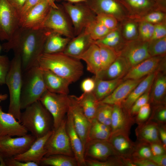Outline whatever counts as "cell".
<instances>
[{"label": "cell", "mask_w": 166, "mask_h": 166, "mask_svg": "<svg viewBox=\"0 0 166 166\" xmlns=\"http://www.w3.org/2000/svg\"><path fill=\"white\" fill-rule=\"evenodd\" d=\"M72 3H79L81 2H86V0H66Z\"/></svg>", "instance_id": "cell-62"}, {"label": "cell", "mask_w": 166, "mask_h": 166, "mask_svg": "<svg viewBox=\"0 0 166 166\" xmlns=\"http://www.w3.org/2000/svg\"><path fill=\"white\" fill-rule=\"evenodd\" d=\"M143 78L137 80L128 79L123 81L110 95L99 101V103L112 105H121Z\"/></svg>", "instance_id": "cell-20"}, {"label": "cell", "mask_w": 166, "mask_h": 166, "mask_svg": "<svg viewBox=\"0 0 166 166\" xmlns=\"http://www.w3.org/2000/svg\"><path fill=\"white\" fill-rule=\"evenodd\" d=\"M148 42L139 38L128 41L119 52V56L124 58L132 68L151 57L148 51Z\"/></svg>", "instance_id": "cell-12"}, {"label": "cell", "mask_w": 166, "mask_h": 166, "mask_svg": "<svg viewBox=\"0 0 166 166\" xmlns=\"http://www.w3.org/2000/svg\"><path fill=\"white\" fill-rule=\"evenodd\" d=\"M152 156L149 144L138 141L136 143L135 147L131 158L146 159L150 160Z\"/></svg>", "instance_id": "cell-39"}, {"label": "cell", "mask_w": 166, "mask_h": 166, "mask_svg": "<svg viewBox=\"0 0 166 166\" xmlns=\"http://www.w3.org/2000/svg\"><path fill=\"white\" fill-rule=\"evenodd\" d=\"M42 69L47 90L52 93L68 95L71 84L69 82L49 70Z\"/></svg>", "instance_id": "cell-28"}, {"label": "cell", "mask_w": 166, "mask_h": 166, "mask_svg": "<svg viewBox=\"0 0 166 166\" xmlns=\"http://www.w3.org/2000/svg\"><path fill=\"white\" fill-rule=\"evenodd\" d=\"M123 34L128 41L137 39L138 29L135 22L130 21L126 23L124 26Z\"/></svg>", "instance_id": "cell-46"}, {"label": "cell", "mask_w": 166, "mask_h": 166, "mask_svg": "<svg viewBox=\"0 0 166 166\" xmlns=\"http://www.w3.org/2000/svg\"><path fill=\"white\" fill-rule=\"evenodd\" d=\"M150 99L155 105L164 103L166 92V76L164 74L157 71L152 85Z\"/></svg>", "instance_id": "cell-32"}, {"label": "cell", "mask_w": 166, "mask_h": 166, "mask_svg": "<svg viewBox=\"0 0 166 166\" xmlns=\"http://www.w3.org/2000/svg\"><path fill=\"white\" fill-rule=\"evenodd\" d=\"M4 166H38V164L32 162H24L18 160L13 157L4 159Z\"/></svg>", "instance_id": "cell-51"}, {"label": "cell", "mask_w": 166, "mask_h": 166, "mask_svg": "<svg viewBox=\"0 0 166 166\" xmlns=\"http://www.w3.org/2000/svg\"><path fill=\"white\" fill-rule=\"evenodd\" d=\"M95 86V81L94 77H88L82 81L81 89L83 93H90L93 92Z\"/></svg>", "instance_id": "cell-52"}, {"label": "cell", "mask_w": 166, "mask_h": 166, "mask_svg": "<svg viewBox=\"0 0 166 166\" xmlns=\"http://www.w3.org/2000/svg\"><path fill=\"white\" fill-rule=\"evenodd\" d=\"M10 4L16 9L18 15L26 0H8Z\"/></svg>", "instance_id": "cell-58"}, {"label": "cell", "mask_w": 166, "mask_h": 166, "mask_svg": "<svg viewBox=\"0 0 166 166\" xmlns=\"http://www.w3.org/2000/svg\"><path fill=\"white\" fill-rule=\"evenodd\" d=\"M164 12L156 10L149 12L142 16L134 19L136 21H145L153 24L161 23L165 19Z\"/></svg>", "instance_id": "cell-41"}, {"label": "cell", "mask_w": 166, "mask_h": 166, "mask_svg": "<svg viewBox=\"0 0 166 166\" xmlns=\"http://www.w3.org/2000/svg\"><path fill=\"white\" fill-rule=\"evenodd\" d=\"M63 6L73 26L74 36L82 32L89 23L96 18V14L86 4L75 5L65 3Z\"/></svg>", "instance_id": "cell-10"}, {"label": "cell", "mask_w": 166, "mask_h": 166, "mask_svg": "<svg viewBox=\"0 0 166 166\" xmlns=\"http://www.w3.org/2000/svg\"><path fill=\"white\" fill-rule=\"evenodd\" d=\"M162 57H151L132 67L122 78L137 80L144 78L156 71L160 65Z\"/></svg>", "instance_id": "cell-21"}, {"label": "cell", "mask_w": 166, "mask_h": 166, "mask_svg": "<svg viewBox=\"0 0 166 166\" xmlns=\"http://www.w3.org/2000/svg\"><path fill=\"white\" fill-rule=\"evenodd\" d=\"M22 72L20 57L16 55L11 61L5 84L9 92L10 102L8 113L19 122L21 109L20 105Z\"/></svg>", "instance_id": "cell-5"}, {"label": "cell", "mask_w": 166, "mask_h": 166, "mask_svg": "<svg viewBox=\"0 0 166 166\" xmlns=\"http://www.w3.org/2000/svg\"><path fill=\"white\" fill-rule=\"evenodd\" d=\"M157 73L155 71L144 77L134 89L121 105L126 110L128 111L138 98L151 87Z\"/></svg>", "instance_id": "cell-30"}, {"label": "cell", "mask_w": 166, "mask_h": 166, "mask_svg": "<svg viewBox=\"0 0 166 166\" xmlns=\"http://www.w3.org/2000/svg\"><path fill=\"white\" fill-rule=\"evenodd\" d=\"M85 162L86 166H124L122 158L118 156L113 157L103 161L91 158L85 159Z\"/></svg>", "instance_id": "cell-40"}, {"label": "cell", "mask_w": 166, "mask_h": 166, "mask_svg": "<svg viewBox=\"0 0 166 166\" xmlns=\"http://www.w3.org/2000/svg\"><path fill=\"white\" fill-rule=\"evenodd\" d=\"M135 118L130 116L121 105H113L111 128V132H123L129 133Z\"/></svg>", "instance_id": "cell-23"}, {"label": "cell", "mask_w": 166, "mask_h": 166, "mask_svg": "<svg viewBox=\"0 0 166 166\" xmlns=\"http://www.w3.org/2000/svg\"><path fill=\"white\" fill-rule=\"evenodd\" d=\"M119 0L131 18L141 17L154 10H161L153 0Z\"/></svg>", "instance_id": "cell-24"}, {"label": "cell", "mask_w": 166, "mask_h": 166, "mask_svg": "<svg viewBox=\"0 0 166 166\" xmlns=\"http://www.w3.org/2000/svg\"><path fill=\"white\" fill-rule=\"evenodd\" d=\"M38 66L65 79L71 84L78 81L83 74L84 67L80 60L63 52L42 53L38 59Z\"/></svg>", "instance_id": "cell-2"}, {"label": "cell", "mask_w": 166, "mask_h": 166, "mask_svg": "<svg viewBox=\"0 0 166 166\" xmlns=\"http://www.w3.org/2000/svg\"><path fill=\"white\" fill-rule=\"evenodd\" d=\"M85 3L96 15L109 14L118 20H123L128 16L125 8L119 0H86Z\"/></svg>", "instance_id": "cell-14"}, {"label": "cell", "mask_w": 166, "mask_h": 166, "mask_svg": "<svg viewBox=\"0 0 166 166\" xmlns=\"http://www.w3.org/2000/svg\"><path fill=\"white\" fill-rule=\"evenodd\" d=\"M49 31L44 29H33L20 26L10 39L3 43V50H12L21 59L22 73L38 66L44 46Z\"/></svg>", "instance_id": "cell-1"}, {"label": "cell", "mask_w": 166, "mask_h": 166, "mask_svg": "<svg viewBox=\"0 0 166 166\" xmlns=\"http://www.w3.org/2000/svg\"><path fill=\"white\" fill-rule=\"evenodd\" d=\"M131 68L124 58L119 56L107 69L94 77L105 80L122 79Z\"/></svg>", "instance_id": "cell-25"}, {"label": "cell", "mask_w": 166, "mask_h": 166, "mask_svg": "<svg viewBox=\"0 0 166 166\" xmlns=\"http://www.w3.org/2000/svg\"><path fill=\"white\" fill-rule=\"evenodd\" d=\"M65 14L59 6L57 8L51 7L41 29L70 39L73 38L75 37L74 32Z\"/></svg>", "instance_id": "cell-11"}, {"label": "cell", "mask_w": 166, "mask_h": 166, "mask_svg": "<svg viewBox=\"0 0 166 166\" xmlns=\"http://www.w3.org/2000/svg\"><path fill=\"white\" fill-rule=\"evenodd\" d=\"M24 110L21 113L19 122L36 139L53 130V117L39 100Z\"/></svg>", "instance_id": "cell-3"}, {"label": "cell", "mask_w": 166, "mask_h": 166, "mask_svg": "<svg viewBox=\"0 0 166 166\" xmlns=\"http://www.w3.org/2000/svg\"><path fill=\"white\" fill-rule=\"evenodd\" d=\"M96 20L108 29L113 30L117 29L118 20L114 16L107 14H100L96 15Z\"/></svg>", "instance_id": "cell-44"}, {"label": "cell", "mask_w": 166, "mask_h": 166, "mask_svg": "<svg viewBox=\"0 0 166 166\" xmlns=\"http://www.w3.org/2000/svg\"><path fill=\"white\" fill-rule=\"evenodd\" d=\"M71 39L57 33L49 32L45 42L43 53L63 52Z\"/></svg>", "instance_id": "cell-31"}, {"label": "cell", "mask_w": 166, "mask_h": 166, "mask_svg": "<svg viewBox=\"0 0 166 166\" xmlns=\"http://www.w3.org/2000/svg\"><path fill=\"white\" fill-rule=\"evenodd\" d=\"M28 131L12 114L2 111L0 106V136H21Z\"/></svg>", "instance_id": "cell-22"}, {"label": "cell", "mask_w": 166, "mask_h": 166, "mask_svg": "<svg viewBox=\"0 0 166 166\" xmlns=\"http://www.w3.org/2000/svg\"><path fill=\"white\" fill-rule=\"evenodd\" d=\"M151 87L138 98L128 110V112L130 116L133 117L136 116L140 109L148 103L150 99Z\"/></svg>", "instance_id": "cell-43"}, {"label": "cell", "mask_w": 166, "mask_h": 166, "mask_svg": "<svg viewBox=\"0 0 166 166\" xmlns=\"http://www.w3.org/2000/svg\"><path fill=\"white\" fill-rule=\"evenodd\" d=\"M159 137L162 145L166 150V128L165 124H158Z\"/></svg>", "instance_id": "cell-56"}, {"label": "cell", "mask_w": 166, "mask_h": 166, "mask_svg": "<svg viewBox=\"0 0 166 166\" xmlns=\"http://www.w3.org/2000/svg\"><path fill=\"white\" fill-rule=\"evenodd\" d=\"M94 42L88 33L83 31L70 40L63 52L76 58Z\"/></svg>", "instance_id": "cell-26"}, {"label": "cell", "mask_w": 166, "mask_h": 166, "mask_svg": "<svg viewBox=\"0 0 166 166\" xmlns=\"http://www.w3.org/2000/svg\"><path fill=\"white\" fill-rule=\"evenodd\" d=\"M165 36H166L165 22L155 24L153 34L150 40L161 38Z\"/></svg>", "instance_id": "cell-50"}, {"label": "cell", "mask_w": 166, "mask_h": 166, "mask_svg": "<svg viewBox=\"0 0 166 166\" xmlns=\"http://www.w3.org/2000/svg\"><path fill=\"white\" fill-rule=\"evenodd\" d=\"M11 61L6 55H0V85L5 84L6 77L9 70Z\"/></svg>", "instance_id": "cell-47"}, {"label": "cell", "mask_w": 166, "mask_h": 166, "mask_svg": "<svg viewBox=\"0 0 166 166\" xmlns=\"http://www.w3.org/2000/svg\"><path fill=\"white\" fill-rule=\"evenodd\" d=\"M66 122L65 118L57 128L53 130L45 144L46 151L45 156L60 154L74 157L66 130Z\"/></svg>", "instance_id": "cell-8"}, {"label": "cell", "mask_w": 166, "mask_h": 166, "mask_svg": "<svg viewBox=\"0 0 166 166\" xmlns=\"http://www.w3.org/2000/svg\"><path fill=\"white\" fill-rule=\"evenodd\" d=\"M76 58L84 61L88 71L97 76L101 70V60L99 47L95 42Z\"/></svg>", "instance_id": "cell-29"}, {"label": "cell", "mask_w": 166, "mask_h": 166, "mask_svg": "<svg viewBox=\"0 0 166 166\" xmlns=\"http://www.w3.org/2000/svg\"><path fill=\"white\" fill-rule=\"evenodd\" d=\"M160 9L164 11L166 10V0H153Z\"/></svg>", "instance_id": "cell-59"}, {"label": "cell", "mask_w": 166, "mask_h": 166, "mask_svg": "<svg viewBox=\"0 0 166 166\" xmlns=\"http://www.w3.org/2000/svg\"><path fill=\"white\" fill-rule=\"evenodd\" d=\"M52 132L53 130L43 136L36 139L26 151L14 156V158L22 162H34L39 165L42 160L46 155L45 144Z\"/></svg>", "instance_id": "cell-18"}, {"label": "cell", "mask_w": 166, "mask_h": 166, "mask_svg": "<svg viewBox=\"0 0 166 166\" xmlns=\"http://www.w3.org/2000/svg\"><path fill=\"white\" fill-rule=\"evenodd\" d=\"M131 159L135 166H157L153 162L148 159Z\"/></svg>", "instance_id": "cell-55"}, {"label": "cell", "mask_w": 166, "mask_h": 166, "mask_svg": "<svg viewBox=\"0 0 166 166\" xmlns=\"http://www.w3.org/2000/svg\"><path fill=\"white\" fill-rule=\"evenodd\" d=\"M69 97L70 103L69 110L72 116L75 128L82 141L85 150L91 123L78 103L76 96L69 95Z\"/></svg>", "instance_id": "cell-15"}, {"label": "cell", "mask_w": 166, "mask_h": 166, "mask_svg": "<svg viewBox=\"0 0 166 166\" xmlns=\"http://www.w3.org/2000/svg\"><path fill=\"white\" fill-rule=\"evenodd\" d=\"M19 26L17 10L8 0H0V40H9Z\"/></svg>", "instance_id": "cell-9"}, {"label": "cell", "mask_w": 166, "mask_h": 166, "mask_svg": "<svg viewBox=\"0 0 166 166\" xmlns=\"http://www.w3.org/2000/svg\"><path fill=\"white\" fill-rule=\"evenodd\" d=\"M111 134V132L101 130L90 127L88 133L87 143L93 140H108Z\"/></svg>", "instance_id": "cell-48"}, {"label": "cell", "mask_w": 166, "mask_h": 166, "mask_svg": "<svg viewBox=\"0 0 166 166\" xmlns=\"http://www.w3.org/2000/svg\"><path fill=\"white\" fill-rule=\"evenodd\" d=\"M40 165L51 166H77V162L74 157L56 154L45 156Z\"/></svg>", "instance_id": "cell-35"}, {"label": "cell", "mask_w": 166, "mask_h": 166, "mask_svg": "<svg viewBox=\"0 0 166 166\" xmlns=\"http://www.w3.org/2000/svg\"><path fill=\"white\" fill-rule=\"evenodd\" d=\"M1 47L0 45V50H1Z\"/></svg>", "instance_id": "cell-63"}, {"label": "cell", "mask_w": 166, "mask_h": 166, "mask_svg": "<svg viewBox=\"0 0 166 166\" xmlns=\"http://www.w3.org/2000/svg\"><path fill=\"white\" fill-rule=\"evenodd\" d=\"M157 166H166V153L158 156H153L150 159Z\"/></svg>", "instance_id": "cell-57"}, {"label": "cell", "mask_w": 166, "mask_h": 166, "mask_svg": "<svg viewBox=\"0 0 166 166\" xmlns=\"http://www.w3.org/2000/svg\"><path fill=\"white\" fill-rule=\"evenodd\" d=\"M36 139L31 134H28L15 138L0 136V166H3L4 159L14 157L25 152Z\"/></svg>", "instance_id": "cell-7"}, {"label": "cell", "mask_w": 166, "mask_h": 166, "mask_svg": "<svg viewBox=\"0 0 166 166\" xmlns=\"http://www.w3.org/2000/svg\"><path fill=\"white\" fill-rule=\"evenodd\" d=\"M95 42L99 47L101 63V71H103L107 69L116 60L119 56V54L111 47Z\"/></svg>", "instance_id": "cell-36"}, {"label": "cell", "mask_w": 166, "mask_h": 166, "mask_svg": "<svg viewBox=\"0 0 166 166\" xmlns=\"http://www.w3.org/2000/svg\"><path fill=\"white\" fill-rule=\"evenodd\" d=\"M49 4L51 7L54 8H57L58 6L55 3V0H46Z\"/></svg>", "instance_id": "cell-60"}, {"label": "cell", "mask_w": 166, "mask_h": 166, "mask_svg": "<svg viewBox=\"0 0 166 166\" xmlns=\"http://www.w3.org/2000/svg\"><path fill=\"white\" fill-rule=\"evenodd\" d=\"M66 128L74 157L78 166H86L85 156V148L82 141L76 132L72 117L68 110L66 118Z\"/></svg>", "instance_id": "cell-17"}, {"label": "cell", "mask_w": 166, "mask_h": 166, "mask_svg": "<svg viewBox=\"0 0 166 166\" xmlns=\"http://www.w3.org/2000/svg\"><path fill=\"white\" fill-rule=\"evenodd\" d=\"M108 140L118 156L124 158H131L136 143L130 139L129 133L123 132L111 133Z\"/></svg>", "instance_id": "cell-19"}, {"label": "cell", "mask_w": 166, "mask_h": 166, "mask_svg": "<svg viewBox=\"0 0 166 166\" xmlns=\"http://www.w3.org/2000/svg\"><path fill=\"white\" fill-rule=\"evenodd\" d=\"M42 69L38 66L22 73L20 105L22 110L39 100L47 90Z\"/></svg>", "instance_id": "cell-4"}, {"label": "cell", "mask_w": 166, "mask_h": 166, "mask_svg": "<svg viewBox=\"0 0 166 166\" xmlns=\"http://www.w3.org/2000/svg\"><path fill=\"white\" fill-rule=\"evenodd\" d=\"M51 7L46 0H42L20 18V26L33 29H41Z\"/></svg>", "instance_id": "cell-13"}, {"label": "cell", "mask_w": 166, "mask_h": 166, "mask_svg": "<svg viewBox=\"0 0 166 166\" xmlns=\"http://www.w3.org/2000/svg\"><path fill=\"white\" fill-rule=\"evenodd\" d=\"M163 104L157 106L153 110L149 119L152 120L158 124H166V109Z\"/></svg>", "instance_id": "cell-45"}, {"label": "cell", "mask_w": 166, "mask_h": 166, "mask_svg": "<svg viewBox=\"0 0 166 166\" xmlns=\"http://www.w3.org/2000/svg\"><path fill=\"white\" fill-rule=\"evenodd\" d=\"M95 86L93 92L97 100L100 101L110 95L123 81L122 79L102 80L94 77Z\"/></svg>", "instance_id": "cell-34"}, {"label": "cell", "mask_w": 166, "mask_h": 166, "mask_svg": "<svg viewBox=\"0 0 166 166\" xmlns=\"http://www.w3.org/2000/svg\"><path fill=\"white\" fill-rule=\"evenodd\" d=\"M140 22L138 31L139 39L144 41H149L152 36L155 24L143 21Z\"/></svg>", "instance_id": "cell-42"}, {"label": "cell", "mask_w": 166, "mask_h": 166, "mask_svg": "<svg viewBox=\"0 0 166 166\" xmlns=\"http://www.w3.org/2000/svg\"><path fill=\"white\" fill-rule=\"evenodd\" d=\"M116 156H118L108 140H92L86 145L85 158L88 156L91 159L103 161Z\"/></svg>", "instance_id": "cell-16"}, {"label": "cell", "mask_w": 166, "mask_h": 166, "mask_svg": "<svg viewBox=\"0 0 166 166\" xmlns=\"http://www.w3.org/2000/svg\"><path fill=\"white\" fill-rule=\"evenodd\" d=\"M150 112V105L148 103L140 109L135 118V122L139 124L146 122L149 118Z\"/></svg>", "instance_id": "cell-49"}, {"label": "cell", "mask_w": 166, "mask_h": 166, "mask_svg": "<svg viewBox=\"0 0 166 166\" xmlns=\"http://www.w3.org/2000/svg\"></svg>", "instance_id": "cell-64"}, {"label": "cell", "mask_w": 166, "mask_h": 166, "mask_svg": "<svg viewBox=\"0 0 166 166\" xmlns=\"http://www.w3.org/2000/svg\"><path fill=\"white\" fill-rule=\"evenodd\" d=\"M8 97V95L6 94H0V103L2 101L6 100Z\"/></svg>", "instance_id": "cell-61"}, {"label": "cell", "mask_w": 166, "mask_h": 166, "mask_svg": "<svg viewBox=\"0 0 166 166\" xmlns=\"http://www.w3.org/2000/svg\"><path fill=\"white\" fill-rule=\"evenodd\" d=\"M76 100L85 115L91 122L95 118L96 112L99 105L93 92L83 93L80 96H76Z\"/></svg>", "instance_id": "cell-33"}, {"label": "cell", "mask_w": 166, "mask_h": 166, "mask_svg": "<svg viewBox=\"0 0 166 166\" xmlns=\"http://www.w3.org/2000/svg\"><path fill=\"white\" fill-rule=\"evenodd\" d=\"M39 101L53 117V129L57 128L65 118L69 110L70 103L69 95L52 93L47 90Z\"/></svg>", "instance_id": "cell-6"}, {"label": "cell", "mask_w": 166, "mask_h": 166, "mask_svg": "<svg viewBox=\"0 0 166 166\" xmlns=\"http://www.w3.org/2000/svg\"><path fill=\"white\" fill-rule=\"evenodd\" d=\"M158 125L157 123L149 119L138 124L135 130L138 141L149 144L156 143L162 145L159 137Z\"/></svg>", "instance_id": "cell-27"}, {"label": "cell", "mask_w": 166, "mask_h": 166, "mask_svg": "<svg viewBox=\"0 0 166 166\" xmlns=\"http://www.w3.org/2000/svg\"><path fill=\"white\" fill-rule=\"evenodd\" d=\"M42 0H26L19 14V19L30 9Z\"/></svg>", "instance_id": "cell-53"}, {"label": "cell", "mask_w": 166, "mask_h": 166, "mask_svg": "<svg viewBox=\"0 0 166 166\" xmlns=\"http://www.w3.org/2000/svg\"><path fill=\"white\" fill-rule=\"evenodd\" d=\"M148 49L151 57L164 56L166 53V36L149 41Z\"/></svg>", "instance_id": "cell-38"}, {"label": "cell", "mask_w": 166, "mask_h": 166, "mask_svg": "<svg viewBox=\"0 0 166 166\" xmlns=\"http://www.w3.org/2000/svg\"><path fill=\"white\" fill-rule=\"evenodd\" d=\"M149 144L153 156H158L166 153V149L161 144L153 143H150Z\"/></svg>", "instance_id": "cell-54"}, {"label": "cell", "mask_w": 166, "mask_h": 166, "mask_svg": "<svg viewBox=\"0 0 166 166\" xmlns=\"http://www.w3.org/2000/svg\"><path fill=\"white\" fill-rule=\"evenodd\" d=\"M112 30L97 21L95 18L89 23L83 31L88 33L95 42L103 38Z\"/></svg>", "instance_id": "cell-37"}]
</instances>
